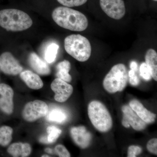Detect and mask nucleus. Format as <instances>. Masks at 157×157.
Instances as JSON below:
<instances>
[{
	"mask_svg": "<svg viewBox=\"0 0 157 157\" xmlns=\"http://www.w3.org/2000/svg\"><path fill=\"white\" fill-rule=\"evenodd\" d=\"M7 151L14 157H26L31 154L32 147L28 143H14L9 146Z\"/></svg>",
	"mask_w": 157,
	"mask_h": 157,
	"instance_id": "dca6fc26",
	"label": "nucleus"
},
{
	"mask_svg": "<svg viewBox=\"0 0 157 157\" xmlns=\"http://www.w3.org/2000/svg\"><path fill=\"white\" fill-rule=\"evenodd\" d=\"M45 151L46 152L48 153V154H51L53 153V150H52V149L49 148H47L45 149Z\"/></svg>",
	"mask_w": 157,
	"mask_h": 157,
	"instance_id": "7c9ffc66",
	"label": "nucleus"
},
{
	"mask_svg": "<svg viewBox=\"0 0 157 157\" xmlns=\"http://www.w3.org/2000/svg\"><path fill=\"white\" fill-rule=\"evenodd\" d=\"M64 48L67 53L79 62L86 61L91 54V45L88 39L79 34L66 37Z\"/></svg>",
	"mask_w": 157,
	"mask_h": 157,
	"instance_id": "7ed1b4c3",
	"label": "nucleus"
},
{
	"mask_svg": "<svg viewBox=\"0 0 157 157\" xmlns=\"http://www.w3.org/2000/svg\"><path fill=\"white\" fill-rule=\"evenodd\" d=\"M145 63L148 67L151 73V77L157 81V53L154 49H149L145 56Z\"/></svg>",
	"mask_w": 157,
	"mask_h": 157,
	"instance_id": "f3484780",
	"label": "nucleus"
},
{
	"mask_svg": "<svg viewBox=\"0 0 157 157\" xmlns=\"http://www.w3.org/2000/svg\"><path fill=\"white\" fill-rule=\"evenodd\" d=\"M59 48V45L56 43H50L46 47L44 58L48 63H52L55 61Z\"/></svg>",
	"mask_w": 157,
	"mask_h": 157,
	"instance_id": "412c9836",
	"label": "nucleus"
},
{
	"mask_svg": "<svg viewBox=\"0 0 157 157\" xmlns=\"http://www.w3.org/2000/svg\"><path fill=\"white\" fill-rule=\"evenodd\" d=\"M42 157H49V156L48 155H45L42 156Z\"/></svg>",
	"mask_w": 157,
	"mask_h": 157,
	"instance_id": "2f4dec72",
	"label": "nucleus"
},
{
	"mask_svg": "<svg viewBox=\"0 0 157 157\" xmlns=\"http://www.w3.org/2000/svg\"><path fill=\"white\" fill-rule=\"evenodd\" d=\"M0 70L6 75L16 76L22 72L23 67L12 53L6 52L0 55Z\"/></svg>",
	"mask_w": 157,
	"mask_h": 157,
	"instance_id": "6e6552de",
	"label": "nucleus"
},
{
	"mask_svg": "<svg viewBox=\"0 0 157 157\" xmlns=\"http://www.w3.org/2000/svg\"><path fill=\"white\" fill-rule=\"evenodd\" d=\"M128 80L127 68L123 64L113 66L103 81V86L110 94L122 91L126 86Z\"/></svg>",
	"mask_w": 157,
	"mask_h": 157,
	"instance_id": "39448f33",
	"label": "nucleus"
},
{
	"mask_svg": "<svg viewBox=\"0 0 157 157\" xmlns=\"http://www.w3.org/2000/svg\"><path fill=\"white\" fill-rule=\"evenodd\" d=\"M88 114L94 126L99 132H108L112 128V117L108 109L100 101H94L88 107Z\"/></svg>",
	"mask_w": 157,
	"mask_h": 157,
	"instance_id": "20e7f679",
	"label": "nucleus"
},
{
	"mask_svg": "<svg viewBox=\"0 0 157 157\" xmlns=\"http://www.w3.org/2000/svg\"><path fill=\"white\" fill-rule=\"evenodd\" d=\"M153 1H155V2H157V0H153Z\"/></svg>",
	"mask_w": 157,
	"mask_h": 157,
	"instance_id": "473e14b6",
	"label": "nucleus"
},
{
	"mask_svg": "<svg viewBox=\"0 0 157 157\" xmlns=\"http://www.w3.org/2000/svg\"><path fill=\"white\" fill-rule=\"evenodd\" d=\"M14 91L10 86L6 83L0 84V109L9 115L14 110Z\"/></svg>",
	"mask_w": 157,
	"mask_h": 157,
	"instance_id": "9b49d317",
	"label": "nucleus"
},
{
	"mask_svg": "<svg viewBox=\"0 0 157 157\" xmlns=\"http://www.w3.org/2000/svg\"><path fill=\"white\" fill-rule=\"evenodd\" d=\"M13 129L8 126L0 127V145L6 147L11 143L12 139Z\"/></svg>",
	"mask_w": 157,
	"mask_h": 157,
	"instance_id": "aec40b11",
	"label": "nucleus"
},
{
	"mask_svg": "<svg viewBox=\"0 0 157 157\" xmlns=\"http://www.w3.org/2000/svg\"><path fill=\"white\" fill-rule=\"evenodd\" d=\"M48 142L49 144L54 143L57 140L62 133V130L54 126H50L47 128Z\"/></svg>",
	"mask_w": 157,
	"mask_h": 157,
	"instance_id": "4be33fe9",
	"label": "nucleus"
},
{
	"mask_svg": "<svg viewBox=\"0 0 157 157\" xmlns=\"http://www.w3.org/2000/svg\"><path fill=\"white\" fill-rule=\"evenodd\" d=\"M142 152V148L140 147L132 145L128 149V157H135L140 155Z\"/></svg>",
	"mask_w": 157,
	"mask_h": 157,
	"instance_id": "bb28decb",
	"label": "nucleus"
},
{
	"mask_svg": "<svg viewBox=\"0 0 157 157\" xmlns=\"http://www.w3.org/2000/svg\"><path fill=\"white\" fill-rule=\"evenodd\" d=\"M70 135L76 145L82 149L89 146L92 137L91 133L82 126L72 128L70 130Z\"/></svg>",
	"mask_w": 157,
	"mask_h": 157,
	"instance_id": "f8f14e48",
	"label": "nucleus"
},
{
	"mask_svg": "<svg viewBox=\"0 0 157 157\" xmlns=\"http://www.w3.org/2000/svg\"><path fill=\"white\" fill-rule=\"evenodd\" d=\"M21 79L30 88L39 90L43 86V82L39 75L30 70L22 71L20 73Z\"/></svg>",
	"mask_w": 157,
	"mask_h": 157,
	"instance_id": "2eb2a0df",
	"label": "nucleus"
},
{
	"mask_svg": "<svg viewBox=\"0 0 157 157\" xmlns=\"http://www.w3.org/2000/svg\"><path fill=\"white\" fill-rule=\"evenodd\" d=\"M56 69L57 70L56 73L57 78L67 82L71 81L72 77L69 74V71L71 69V64L69 61L65 60L60 62L57 65Z\"/></svg>",
	"mask_w": 157,
	"mask_h": 157,
	"instance_id": "a211bd4d",
	"label": "nucleus"
},
{
	"mask_svg": "<svg viewBox=\"0 0 157 157\" xmlns=\"http://www.w3.org/2000/svg\"><path fill=\"white\" fill-rule=\"evenodd\" d=\"M48 110V106L45 102L36 100L26 104L22 111V117L26 121L32 122L46 116Z\"/></svg>",
	"mask_w": 157,
	"mask_h": 157,
	"instance_id": "423d86ee",
	"label": "nucleus"
},
{
	"mask_svg": "<svg viewBox=\"0 0 157 157\" xmlns=\"http://www.w3.org/2000/svg\"><path fill=\"white\" fill-rule=\"evenodd\" d=\"M28 61L32 69L39 75L45 76L50 74L48 65L35 52H31L29 55Z\"/></svg>",
	"mask_w": 157,
	"mask_h": 157,
	"instance_id": "4468645a",
	"label": "nucleus"
},
{
	"mask_svg": "<svg viewBox=\"0 0 157 157\" xmlns=\"http://www.w3.org/2000/svg\"><path fill=\"white\" fill-rule=\"evenodd\" d=\"M46 119L49 121L55 122L61 124L64 122L67 119V115L63 110L61 108L55 107L48 110Z\"/></svg>",
	"mask_w": 157,
	"mask_h": 157,
	"instance_id": "6ab92c4d",
	"label": "nucleus"
},
{
	"mask_svg": "<svg viewBox=\"0 0 157 157\" xmlns=\"http://www.w3.org/2000/svg\"><path fill=\"white\" fill-rule=\"evenodd\" d=\"M52 16L57 25L70 30L82 32L88 26V20L84 14L69 7H56L52 11Z\"/></svg>",
	"mask_w": 157,
	"mask_h": 157,
	"instance_id": "f257e3e1",
	"label": "nucleus"
},
{
	"mask_svg": "<svg viewBox=\"0 0 157 157\" xmlns=\"http://www.w3.org/2000/svg\"><path fill=\"white\" fill-rule=\"evenodd\" d=\"M137 63L136 62L132 61L130 64V68L132 70H134V71H136L137 70Z\"/></svg>",
	"mask_w": 157,
	"mask_h": 157,
	"instance_id": "c756f323",
	"label": "nucleus"
},
{
	"mask_svg": "<svg viewBox=\"0 0 157 157\" xmlns=\"http://www.w3.org/2000/svg\"><path fill=\"white\" fill-rule=\"evenodd\" d=\"M100 3L105 14L113 19H121L125 14V6L123 0H100Z\"/></svg>",
	"mask_w": 157,
	"mask_h": 157,
	"instance_id": "0eeeda50",
	"label": "nucleus"
},
{
	"mask_svg": "<svg viewBox=\"0 0 157 157\" xmlns=\"http://www.w3.org/2000/svg\"><path fill=\"white\" fill-rule=\"evenodd\" d=\"M33 20L27 13L15 9L0 11V26L7 31L21 32L29 29Z\"/></svg>",
	"mask_w": 157,
	"mask_h": 157,
	"instance_id": "f03ea898",
	"label": "nucleus"
},
{
	"mask_svg": "<svg viewBox=\"0 0 157 157\" xmlns=\"http://www.w3.org/2000/svg\"><path fill=\"white\" fill-rule=\"evenodd\" d=\"M57 2L65 7L72 8L84 5L88 0H56Z\"/></svg>",
	"mask_w": 157,
	"mask_h": 157,
	"instance_id": "5701e85b",
	"label": "nucleus"
},
{
	"mask_svg": "<svg viewBox=\"0 0 157 157\" xmlns=\"http://www.w3.org/2000/svg\"><path fill=\"white\" fill-rule=\"evenodd\" d=\"M140 76H142L144 79L147 81L151 79V75L150 70L145 63H142L140 65Z\"/></svg>",
	"mask_w": 157,
	"mask_h": 157,
	"instance_id": "b1692460",
	"label": "nucleus"
},
{
	"mask_svg": "<svg viewBox=\"0 0 157 157\" xmlns=\"http://www.w3.org/2000/svg\"><path fill=\"white\" fill-rule=\"evenodd\" d=\"M129 106L147 124H151L154 122L156 116V114L147 110L139 101L135 99L132 100L129 103Z\"/></svg>",
	"mask_w": 157,
	"mask_h": 157,
	"instance_id": "ddd939ff",
	"label": "nucleus"
},
{
	"mask_svg": "<svg viewBox=\"0 0 157 157\" xmlns=\"http://www.w3.org/2000/svg\"><path fill=\"white\" fill-rule=\"evenodd\" d=\"M121 109L123 113L122 121L123 126L126 128L132 126L133 129L137 131H142L145 128L147 124L137 115L129 105H124Z\"/></svg>",
	"mask_w": 157,
	"mask_h": 157,
	"instance_id": "1a4fd4ad",
	"label": "nucleus"
},
{
	"mask_svg": "<svg viewBox=\"0 0 157 157\" xmlns=\"http://www.w3.org/2000/svg\"><path fill=\"white\" fill-rule=\"evenodd\" d=\"M39 142L44 144H49L48 142L47 136H43L39 139Z\"/></svg>",
	"mask_w": 157,
	"mask_h": 157,
	"instance_id": "c85d7f7f",
	"label": "nucleus"
},
{
	"mask_svg": "<svg viewBox=\"0 0 157 157\" xmlns=\"http://www.w3.org/2000/svg\"><path fill=\"white\" fill-rule=\"evenodd\" d=\"M147 148L150 152L157 155V139L152 138L147 142Z\"/></svg>",
	"mask_w": 157,
	"mask_h": 157,
	"instance_id": "a878e982",
	"label": "nucleus"
},
{
	"mask_svg": "<svg viewBox=\"0 0 157 157\" xmlns=\"http://www.w3.org/2000/svg\"><path fill=\"white\" fill-rule=\"evenodd\" d=\"M129 82H130V84L132 85V86H136L138 85L139 84V82H140V80H139V78L137 77L136 74H135L133 76L130 77Z\"/></svg>",
	"mask_w": 157,
	"mask_h": 157,
	"instance_id": "cd10ccee",
	"label": "nucleus"
},
{
	"mask_svg": "<svg viewBox=\"0 0 157 157\" xmlns=\"http://www.w3.org/2000/svg\"><path fill=\"white\" fill-rule=\"evenodd\" d=\"M51 88L55 94L56 101L61 103L67 101L73 94V90L72 85L58 78L52 82Z\"/></svg>",
	"mask_w": 157,
	"mask_h": 157,
	"instance_id": "9d476101",
	"label": "nucleus"
},
{
	"mask_svg": "<svg viewBox=\"0 0 157 157\" xmlns=\"http://www.w3.org/2000/svg\"><path fill=\"white\" fill-rule=\"evenodd\" d=\"M56 152L60 157H70L71 156L70 152L65 146L62 144H58L56 146Z\"/></svg>",
	"mask_w": 157,
	"mask_h": 157,
	"instance_id": "393cba45",
	"label": "nucleus"
}]
</instances>
